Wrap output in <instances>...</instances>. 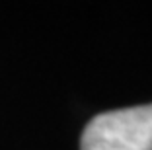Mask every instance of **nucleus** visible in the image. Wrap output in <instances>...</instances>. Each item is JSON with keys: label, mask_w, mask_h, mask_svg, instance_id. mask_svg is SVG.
<instances>
[{"label": "nucleus", "mask_w": 152, "mask_h": 150, "mask_svg": "<svg viewBox=\"0 0 152 150\" xmlns=\"http://www.w3.org/2000/svg\"><path fill=\"white\" fill-rule=\"evenodd\" d=\"M82 150H152V103L96 115L86 125Z\"/></svg>", "instance_id": "nucleus-1"}]
</instances>
